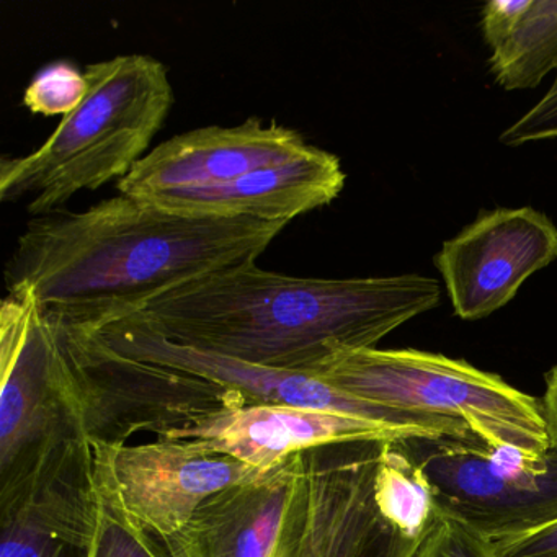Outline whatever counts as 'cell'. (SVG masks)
Segmentation results:
<instances>
[{"instance_id":"obj_1","label":"cell","mask_w":557,"mask_h":557,"mask_svg":"<svg viewBox=\"0 0 557 557\" xmlns=\"http://www.w3.org/2000/svg\"><path fill=\"white\" fill-rule=\"evenodd\" d=\"M286 226L184 216L119 194L32 220L5 283L9 293L30 292L57 321L100 331L197 280L257 262Z\"/></svg>"},{"instance_id":"obj_2","label":"cell","mask_w":557,"mask_h":557,"mask_svg":"<svg viewBox=\"0 0 557 557\" xmlns=\"http://www.w3.org/2000/svg\"><path fill=\"white\" fill-rule=\"evenodd\" d=\"M440 299L429 276L298 278L253 262L175 289L141 315L177 344L312 376L342 355L374 348Z\"/></svg>"},{"instance_id":"obj_3","label":"cell","mask_w":557,"mask_h":557,"mask_svg":"<svg viewBox=\"0 0 557 557\" xmlns=\"http://www.w3.org/2000/svg\"><path fill=\"white\" fill-rule=\"evenodd\" d=\"M0 515L50 495L92 491V446L53 319L30 292L0 306Z\"/></svg>"},{"instance_id":"obj_4","label":"cell","mask_w":557,"mask_h":557,"mask_svg":"<svg viewBox=\"0 0 557 557\" xmlns=\"http://www.w3.org/2000/svg\"><path fill=\"white\" fill-rule=\"evenodd\" d=\"M87 94L50 138L0 161V200H28L35 216L60 211L84 190L122 181L164 126L174 89L168 67L148 54H120L84 70Z\"/></svg>"},{"instance_id":"obj_5","label":"cell","mask_w":557,"mask_h":557,"mask_svg":"<svg viewBox=\"0 0 557 557\" xmlns=\"http://www.w3.org/2000/svg\"><path fill=\"white\" fill-rule=\"evenodd\" d=\"M312 376L376 406L461 423L488 448L550 449L541 400L465 360L374 347L342 355Z\"/></svg>"},{"instance_id":"obj_6","label":"cell","mask_w":557,"mask_h":557,"mask_svg":"<svg viewBox=\"0 0 557 557\" xmlns=\"http://www.w3.org/2000/svg\"><path fill=\"white\" fill-rule=\"evenodd\" d=\"M53 322L90 445H125L139 432L171 438L208 417L247 406L236 391L125 357L90 329Z\"/></svg>"},{"instance_id":"obj_7","label":"cell","mask_w":557,"mask_h":557,"mask_svg":"<svg viewBox=\"0 0 557 557\" xmlns=\"http://www.w3.org/2000/svg\"><path fill=\"white\" fill-rule=\"evenodd\" d=\"M393 443L429 482L440 517L491 541L557 520V449L528 456L453 436H406Z\"/></svg>"},{"instance_id":"obj_8","label":"cell","mask_w":557,"mask_h":557,"mask_svg":"<svg viewBox=\"0 0 557 557\" xmlns=\"http://www.w3.org/2000/svg\"><path fill=\"white\" fill-rule=\"evenodd\" d=\"M387 443L355 440L299 453L276 557H413L425 536L404 533L376 500Z\"/></svg>"},{"instance_id":"obj_9","label":"cell","mask_w":557,"mask_h":557,"mask_svg":"<svg viewBox=\"0 0 557 557\" xmlns=\"http://www.w3.org/2000/svg\"><path fill=\"white\" fill-rule=\"evenodd\" d=\"M94 332H97L109 347L125 357L184 371L191 376L236 391L244 397L247 406L331 410L381 423L410 436L474 438L461 423L376 406L344 391L335 389L311 374L260 367L177 344L156 331L141 314L129 315Z\"/></svg>"},{"instance_id":"obj_10","label":"cell","mask_w":557,"mask_h":557,"mask_svg":"<svg viewBox=\"0 0 557 557\" xmlns=\"http://www.w3.org/2000/svg\"><path fill=\"white\" fill-rule=\"evenodd\" d=\"M90 446L97 491L156 537L178 533L211 495L265 474L195 438Z\"/></svg>"},{"instance_id":"obj_11","label":"cell","mask_w":557,"mask_h":557,"mask_svg":"<svg viewBox=\"0 0 557 557\" xmlns=\"http://www.w3.org/2000/svg\"><path fill=\"white\" fill-rule=\"evenodd\" d=\"M557 259V230L533 208L482 214L435 257L453 309L465 321L487 318L513 299L533 273Z\"/></svg>"},{"instance_id":"obj_12","label":"cell","mask_w":557,"mask_h":557,"mask_svg":"<svg viewBox=\"0 0 557 557\" xmlns=\"http://www.w3.org/2000/svg\"><path fill=\"white\" fill-rule=\"evenodd\" d=\"M309 146L296 129L259 119L237 126H205L156 146L116 182V190L146 198L178 188L213 187L289 161Z\"/></svg>"},{"instance_id":"obj_13","label":"cell","mask_w":557,"mask_h":557,"mask_svg":"<svg viewBox=\"0 0 557 557\" xmlns=\"http://www.w3.org/2000/svg\"><path fill=\"white\" fill-rule=\"evenodd\" d=\"M345 178L337 156L309 146L289 161L247 172L226 184L159 191L141 200L184 216L289 224L332 203L344 190Z\"/></svg>"},{"instance_id":"obj_14","label":"cell","mask_w":557,"mask_h":557,"mask_svg":"<svg viewBox=\"0 0 557 557\" xmlns=\"http://www.w3.org/2000/svg\"><path fill=\"white\" fill-rule=\"evenodd\" d=\"M406 436L410 435L331 410L246 406L208 417L171 438L201 440L218 451L267 472L315 446L355 440L394 442Z\"/></svg>"},{"instance_id":"obj_15","label":"cell","mask_w":557,"mask_h":557,"mask_svg":"<svg viewBox=\"0 0 557 557\" xmlns=\"http://www.w3.org/2000/svg\"><path fill=\"white\" fill-rule=\"evenodd\" d=\"M298 455L208 497L178 533L158 537L169 557H275L298 475Z\"/></svg>"},{"instance_id":"obj_16","label":"cell","mask_w":557,"mask_h":557,"mask_svg":"<svg viewBox=\"0 0 557 557\" xmlns=\"http://www.w3.org/2000/svg\"><path fill=\"white\" fill-rule=\"evenodd\" d=\"M482 34L505 90L533 89L557 70V0H492L482 11Z\"/></svg>"},{"instance_id":"obj_17","label":"cell","mask_w":557,"mask_h":557,"mask_svg":"<svg viewBox=\"0 0 557 557\" xmlns=\"http://www.w3.org/2000/svg\"><path fill=\"white\" fill-rule=\"evenodd\" d=\"M97 520L21 510L0 517V557H96Z\"/></svg>"},{"instance_id":"obj_18","label":"cell","mask_w":557,"mask_h":557,"mask_svg":"<svg viewBox=\"0 0 557 557\" xmlns=\"http://www.w3.org/2000/svg\"><path fill=\"white\" fill-rule=\"evenodd\" d=\"M376 500L384 517L412 537L425 536L436 518L429 482L393 442L377 469Z\"/></svg>"},{"instance_id":"obj_19","label":"cell","mask_w":557,"mask_h":557,"mask_svg":"<svg viewBox=\"0 0 557 557\" xmlns=\"http://www.w3.org/2000/svg\"><path fill=\"white\" fill-rule=\"evenodd\" d=\"M96 557H169L158 537L146 533L116 502L97 491Z\"/></svg>"},{"instance_id":"obj_20","label":"cell","mask_w":557,"mask_h":557,"mask_svg":"<svg viewBox=\"0 0 557 557\" xmlns=\"http://www.w3.org/2000/svg\"><path fill=\"white\" fill-rule=\"evenodd\" d=\"M87 94L84 71L74 64L54 63L41 70L24 92V106L44 116L70 115Z\"/></svg>"},{"instance_id":"obj_21","label":"cell","mask_w":557,"mask_h":557,"mask_svg":"<svg viewBox=\"0 0 557 557\" xmlns=\"http://www.w3.org/2000/svg\"><path fill=\"white\" fill-rule=\"evenodd\" d=\"M413 557H498L494 541L451 518L436 515Z\"/></svg>"},{"instance_id":"obj_22","label":"cell","mask_w":557,"mask_h":557,"mask_svg":"<svg viewBox=\"0 0 557 557\" xmlns=\"http://www.w3.org/2000/svg\"><path fill=\"white\" fill-rule=\"evenodd\" d=\"M549 138H557V76L546 96L510 128L505 129L500 143L505 146H521Z\"/></svg>"},{"instance_id":"obj_23","label":"cell","mask_w":557,"mask_h":557,"mask_svg":"<svg viewBox=\"0 0 557 557\" xmlns=\"http://www.w3.org/2000/svg\"><path fill=\"white\" fill-rule=\"evenodd\" d=\"M498 557H557V520L520 536L494 541Z\"/></svg>"},{"instance_id":"obj_24","label":"cell","mask_w":557,"mask_h":557,"mask_svg":"<svg viewBox=\"0 0 557 557\" xmlns=\"http://www.w3.org/2000/svg\"><path fill=\"white\" fill-rule=\"evenodd\" d=\"M541 407H543L550 448L557 449V367L546 374V391H544Z\"/></svg>"},{"instance_id":"obj_25","label":"cell","mask_w":557,"mask_h":557,"mask_svg":"<svg viewBox=\"0 0 557 557\" xmlns=\"http://www.w3.org/2000/svg\"><path fill=\"white\" fill-rule=\"evenodd\" d=\"M276 557V556H275Z\"/></svg>"}]
</instances>
